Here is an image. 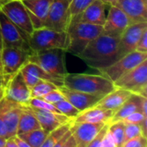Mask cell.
<instances>
[{"mask_svg": "<svg viewBox=\"0 0 147 147\" xmlns=\"http://www.w3.org/2000/svg\"><path fill=\"white\" fill-rule=\"evenodd\" d=\"M124 126L125 124L123 121H116L113 123H109V131L111 133L116 147H122L125 143L124 139Z\"/></svg>", "mask_w": 147, "mask_h": 147, "instance_id": "obj_30", "label": "cell"}, {"mask_svg": "<svg viewBox=\"0 0 147 147\" xmlns=\"http://www.w3.org/2000/svg\"><path fill=\"white\" fill-rule=\"evenodd\" d=\"M146 137L140 135L139 137L126 141L122 147H146Z\"/></svg>", "mask_w": 147, "mask_h": 147, "instance_id": "obj_36", "label": "cell"}, {"mask_svg": "<svg viewBox=\"0 0 147 147\" xmlns=\"http://www.w3.org/2000/svg\"><path fill=\"white\" fill-rule=\"evenodd\" d=\"M147 60V53H142L134 50L120 59L107 68L101 71L102 75L115 82L138 65Z\"/></svg>", "mask_w": 147, "mask_h": 147, "instance_id": "obj_7", "label": "cell"}, {"mask_svg": "<svg viewBox=\"0 0 147 147\" xmlns=\"http://www.w3.org/2000/svg\"><path fill=\"white\" fill-rule=\"evenodd\" d=\"M132 93L124 88H116L115 90L102 97L100 101L96 104L97 107L114 111H117L125 101L131 96Z\"/></svg>", "mask_w": 147, "mask_h": 147, "instance_id": "obj_23", "label": "cell"}, {"mask_svg": "<svg viewBox=\"0 0 147 147\" xmlns=\"http://www.w3.org/2000/svg\"><path fill=\"white\" fill-rule=\"evenodd\" d=\"M27 106H29V107H34V108H38L40 110H44V111L60 113V112L56 108V107L53 104H51L40 98H31Z\"/></svg>", "mask_w": 147, "mask_h": 147, "instance_id": "obj_32", "label": "cell"}, {"mask_svg": "<svg viewBox=\"0 0 147 147\" xmlns=\"http://www.w3.org/2000/svg\"><path fill=\"white\" fill-rule=\"evenodd\" d=\"M59 90L62 93L65 99L75 107L80 113L96 106V104L102 98L101 96L90 94L80 91L71 90L64 86L59 88Z\"/></svg>", "mask_w": 147, "mask_h": 147, "instance_id": "obj_17", "label": "cell"}, {"mask_svg": "<svg viewBox=\"0 0 147 147\" xmlns=\"http://www.w3.org/2000/svg\"><path fill=\"white\" fill-rule=\"evenodd\" d=\"M40 128L39 121L28 106H22V110L20 114L16 135L30 132Z\"/></svg>", "mask_w": 147, "mask_h": 147, "instance_id": "obj_26", "label": "cell"}, {"mask_svg": "<svg viewBox=\"0 0 147 147\" xmlns=\"http://www.w3.org/2000/svg\"><path fill=\"white\" fill-rule=\"evenodd\" d=\"M58 88L53 82L41 80L30 89V98H42L51 91Z\"/></svg>", "mask_w": 147, "mask_h": 147, "instance_id": "obj_29", "label": "cell"}, {"mask_svg": "<svg viewBox=\"0 0 147 147\" xmlns=\"http://www.w3.org/2000/svg\"><path fill=\"white\" fill-rule=\"evenodd\" d=\"M109 123H107V124L102 128V130L99 132V133L96 136V138H95L94 139H92V140H91V141H90V142L85 147H99L100 143H101V141H102V139L104 134L106 133V132H107V130H108V128H109Z\"/></svg>", "mask_w": 147, "mask_h": 147, "instance_id": "obj_38", "label": "cell"}, {"mask_svg": "<svg viewBox=\"0 0 147 147\" xmlns=\"http://www.w3.org/2000/svg\"><path fill=\"white\" fill-rule=\"evenodd\" d=\"M67 47L65 52L78 55L96 37L103 33L101 25L71 20L67 30Z\"/></svg>", "mask_w": 147, "mask_h": 147, "instance_id": "obj_3", "label": "cell"}, {"mask_svg": "<svg viewBox=\"0 0 147 147\" xmlns=\"http://www.w3.org/2000/svg\"><path fill=\"white\" fill-rule=\"evenodd\" d=\"M54 106L56 107V108L60 112L61 114L66 116L67 118H69L70 120H73L75 119L78 114H79V111L73 107L68 101H66L65 99L63 101H60L57 103L54 104Z\"/></svg>", "mask_w": 147, "mask_h": 147, "instance_id": "obj_31", "label": "cell"}, {"mask_svg": "<svg viewBox=\"0 0 147 147\" xmlns=\"http://www.w3.org/2000/svg\"><path fill=\"white\" fill-rule=\"evenodd\" d=\"M29 89H31L34 86H35L39 81L41 80L51 81L53 84H55L58 88L64 86V80L58 79L46 71H44L42 68H40L36 64L28 62L20 70H19Z\"/></svg>", "mask_w": 147, "mask_h": 147, "instance_id": "obj_15", "label": "cell"}, {"mask_svg": "<svg viewBox=\"0 0 147 147\" xmlns=\"http://www.w3.org/2000/svg\"><path fill=\"white\" fill-rule=\"evenodd\" d=\"M73 147H77V146H76V145H75V146H73Z\"/></svg>", "mask_w": 147, "mask_h": 147, "instance_id": "obj_51", "label": "cell"}, {"mask_svg": "<svg viewBox=\"0 0 147 147\" xmlns=\"http://www.w3.org/2000/svg\"><path fill=\"white\" fill-rule=\"evenodd\" d=\"M0 32L2 36L3 48H17L32 53L28 42V38L11 21H9L8 17L1 10Z\"/></svg>", "mask_w": 147, "mask_h": 147, "instance_id": "obj_8", "label": "cell"}, {"mask_svg": "<svg viewBox=\"0 0 147 147\" xmlns=\"http://www.w3.org/2000/svg\"><path fill=\"white\" fill-rule=\"evenodd\" d=\"M68 0H53L44 27L56 31L66 32L71 21Z\"/></svg>", "mask_w": 147, "mask_h": 147, "instance_id": "obj_10", "label": "cell"}, {"mask_svg": "<svg viewBox=\"0 0 147 147\" xmlns=\"http://www.w3.org/2000/svg\"><path fill=\"white\" fill-rule=\"evenodd\" d=\"M118 43L119 37L102 33L92 40L78 56L88 66L101 72L120 59Z\"/></svg>", "mask_w": 147, "mask_h": 147, "instance_id": "obj_1", "label": "cell"}, {"mask_svg": "<svg viewBox=\"0 0 147 147\" xmlns=\"http://www.w3.org/2000/svg\"><path fill=\"white\" fill-rule=\"evenodd\" d=\"M115 112L95 106L79 114L72 120L73 123H109Z\"/></svg>", "mask_w": 147, "mask_h": 147, "instance_id": "obj_22", "label": "cell"}, {"mask_svg": "<svg viewBox=\"0 0 147 147\" xmlns=\"http://www.w3.org/2000/svg\"><path fill=\"white\" fill-rule=\"evenodd\" d=\"M3 98V88L0 90V100Z\"/></svg>", "mask_w": 147, "mask_h": 147, "instance_id": "obj_50", "label": "cell"}, {"mask_svg": "<svg viewBox=\"0 0 147 147\" xmlns=\"http://www.w3.org/2000/svg\"><path fill=\"white\" fill-rule=\"evenodd\" d=\"M130 24L127 16L120 8L109 6V13L102 25L103 33L114 37H120Z\"/></svg>", "mask_w": 147, "mask_h": 147, "instance_id": "obj_14", "label": "cell"}, {"mask_svg": "<svg viewBox=\"0 0 147 147\" xmlns=\"http://www.w3.org/2000/svg\"><path fill=\"white\" fill-rule=\"evenodd\" d=\"M0 10L28 38L34 30L29 15L20 0H11L0 8Z\"/></svg>", "mask_w": 147, "mask_h": 147, "instance_id": "obj_9", "label": "cell"}, {"mask_svg": "<svg viewBox=\"0 0 147 147\" xmlns=\"http://www.w3.org/2000/svg\"><path fill=\"white\" fill-rule=\"evenodd\" d=\"M47 133L45 132L41 128H38L35 130H32L30 132L19 134L18 136L25 140L29 146L32 147H40L46 137L47 136Z\"/></svg>", "mask_w": 147, "mask_h": 147, "instance_id": "obj_28", "label": "cell"}, {"mask_svg": "<svg viewBox=\"0 0 147 147\" xmlns=\"http://www.w3.org/2000/svg\"><path fill=\"white\" fill-rule=\"evenodd\" d=\"M136 50L142 53H147V29L143 32L141 37L140 38L136 46Z\"/></svg>", "mask_w": 147, "mask_h": 147, "instance_id": "obj_40", "label": "cell"}, {"mask_svg": "<svg viewBox=\"0 0 147 147\" xmlns=\"http://www.w3.org/2000/svg\"><path fill=\"white\" fill-rule=\"evenodd\" d=\"M64 87L101 97H104L116 88L114 82L102 75L69 73L64 77Z\"/></svg>", "mask_w": 147, "mask_h": 147, "instance_id": "obj_2", "label": "cell"}, {"mask_svg": "<svg viewBox=\"0 0 147 147\" xmlns=\"http://www.w3.org/2000/svg\"><path fill=\"white\" fill-rule=\"evenodd\" d=\"M40 99H43L44 101H47V102L54 105L55 103H57V102H59L60 101L65 100V97H64V95L62 94V93L58 88V89H55V90L51 91L50 93H48L47 94H46L44 97H42Z\"/></svg>", "mask_w": 147, "mask_h": 147, "instance_id": "obj_35", "label": "cell"}, {"mask_svg": "<svg viewBox=\"0 0 147 147\" xmlns=\"http://www.w3.org/2000/svg\"><path fill=\"white\" fill-rule=\"evenodd\" d=\"M147 29V22L130 24L119 37L118 50L120 58L136 50L137 43L143 32Z\"/></svg>", "mask_w": 147, "mask_h": 147, "instance_id": "obj_13", "label": "cell"}, {"mask_svg": "<svg viewBox=\"0 0 147 147\" xmlns=\"http://www.w3.org/2000/svg\"><path fill=\"white\" fill-rule=\"evenodd\" d=\"M26 8L34 29L44 27L53 0H20Z\"/></svg>", "mask_w": 147, "mask_h": 147, "instance_id": "obj_18", "label": "cell"}, {"mask_svg": "<svg viewBox=\"0 0 147 147\" xmlns=\"http://www.w3.org/2000/svg\"><path fill=\"white\" fill-rule=\"evenodd\" d=\"M29 107L34 113V114L35 115V117L37 118L40 128L43 129L47 133H51L52 131H53L59 126L65 124L69 122L70 120H71L61 113L44 111V110H40V109L31 107Z\"/></svg>", "mask_w": 147, "mask_h": 147, "instance_id": "obj_21", "label": "cell"}, {"mask_svg": "<svg viewBox=\"0 0 147 147\" xmlns=\"http://www.w3.org/2000/svg\"><path fill=\"white\" fill-rule=\"evenodd\" d=\"M73 122V121H72ZM107 123H72L71 132L77 147H85Z\"/></svg>", "mask_w": 147, "mask_h": 147, "instance_id": "obj_16", "label": "cell"}, {"mask_svg": "<svg viewBox=\"0 0 147 147\" xmlns=\"http://www.w3.org/2000/svg\"><path fill=\"white\" fill-rule=\"evenodd\" d=\"M3 86H4V83H3V76L0 75V90L3 88Z\"/></svg>", "mask_w": 147, "mask_h": 147, "instance_id": "obj_48", "label": "cell"}, {"mask_svg": "<svg viewBox=\"0 0 147 147\" xmlns=\"http://www.w3.org/2000/svg\"><path fill=\"white\" fill-rule=\"evenodd\" d=\"M116 88L147 98V60L114 82Z\"/></svg>", "mask_w": 147, "mask_h": 147, "instance_id": "obj_6", "label": "cell"}, {"mask_svg": "<svg viewBox=\"0 0 147 147\" xmlns=\"http://www.w3.org/2000/svg\"><path fill=\"white\" fill-rule=\"evenodd\" d=\"M94 0H71L69 3L71 18L81 14Z\"/></svg>", "mask_w": 147, "mask_h": 147, "instance_id": "obj_33", "label": "cell"}, {"mask_svg": "<svg viewBox=\"0 0 147 147\" xmlns=\"http://www.w3.org/2000/svg\"><path fill=\"white\" fill-rule=\"evenodd\" d=\"M5 143H6V139L0 137V147H4Z\"/></svg>", "mask_w": 147, "mask_h": 147, "instance_id": "obj_46", "label": "cell"}, {"mask_svg": "<svg viewBox=\"0 0 147 147\" xmlns=\"http://www.w3.org/2000/svg\"><path fill=\"white\" fill-rule=\"evenodd\" d=\"M4 147H18V146L12 137V138H9L6 139V143H5Z\"/></svg>", "mask_w": 147, "mask_h": 147, "instance_id": "obj_45", "label": "cell"}, {"mask_svg": "<svg viewBox=\"0 0 147 147\" xmlns=\"http://www.w3.org/2000/svg\"><path fill=\"white\" fill-rule=\"evenodd\" d=\"M75 140H74V138L72 136V132H71V134L69 136V138L66 139V141L65 142V144L62 146V147H73L75 146Z\"/></svg>", "mask_w": 147, "mask_h": 147, "instance_id": "obj_43", "label": "cell"}, {"mask_svg": "<svg viewBox=\"0 0 147 147\" xmlns=\"http://www.w3.org/2000/svg\"><path fill=\"white\" fill-rule=\"evenodd\" d=\"M14 140L16 141V143L17 144L18 147H32L31 146H29L25 140H23L22 139H21L18 135H16L13 137Z\"/></svg>", "mask_w": 147, "mask_h": 147, "instance_id": "obj_41", "label": "cell"}, {"mask_svg": "<svg viewBox=\"0 0 147 147\" xmlns=\"http://www.w3.org/2000/svg\"><path fill=\"white\" fill-rule=\"evenodd\" d=\"M30 52L17 48L2 49V76L9 77L17 73L28 62Z\"/></svg>", "mask_w": 147, "mask_h": 147, "instance_id": "obj_12", "label": "cell"}, {"mask_svg": "<svg viewBox=\"0 0 147 147\" xmlns=\"http://www.w3.org/2000/svg\"><path fill=\"white\" fill-rule=\"evenodd\" d=\"M28 42L32 52L52 49H63L65 50L67 47V33L42 27L34 29Z\"/></svg>", "mask_w": 147, "mask_h": 147, "instance_id": "obj_5", "label": "cell"}, {"mask_svg": "<svg viewBox=\"0 0 147 147\" xmlns=\"http://www.w3.org/2000/svg\"><path fill=\"white\" fill-rule=\"evenodd\" d=\"M0 75H2V49L0 48Z\"/></svg>", "mask_w": 147, "mask_h": 147, "instance_id": "obj_47", "label": "cell"}, {"mask_svg": "<svg viewBox=\"0 0 147 147\" xmlns=\"http://www.w3.org/2000/svg\"><path fill=\"white\" fill-rule=\"evenodd\" d=\"M106 6L101 0H94L81 14L71 18V20L102 26L106 20Z\"/></svg>", "mask_w": 147, "mask_h": 147, "instance_id": "obj_19", "label": "cell"}, {"mask_svg": "<svg viewBox=\"0 0 147 147\" xmlns=\"http://www.w3.org/2000/svg\"><path fill=\"white\" fill-rule=\"evenodd\" d=\"M101 1L106 5L119 7V0H101Z\"/></svg>", "mask_w": 147, "mask_h": 147, "instance_id": "obj_44", "label": "cell"}, {"mask_svg": "<svg viewBox=\"0 0 147 147\" xmlns=\"http://www.w3.org/2000/svg\"><path fill=\"white\" fill-rule=\"evenodd\" d=\"M124 124H125V126H124V139H125V142L129 140V139H132L134 138L143 135L140 125L130 124V123H124Z\"/></svg>", "mask_w": 147, "mask_h": 147, "instance_id": "obj_34", "label": "cell"}, {"mask_svg": "<svg viewBox=\"0 0 147 147\" xmlns=\"http://www.w3.org/2000/svg\"><path fill=\"white\" fill-rule=\"evenodd\" d=\"M99 147H116L115 139H114L111 133L109 131V128H108L106 133L104 134Z\"/></svg>", "mask_w": 147, "mask_h": 147, "instance_id": "obj_39", "label": "cell"}, {"mask_svg": "<svg viewBox=\"0 0 147 147\" xmlns=\"http://www.w3.org/2000/svg\"><path fill=\"white\" fill-rule=\"evenodd\" d=\"M146 117L141 112H135L131 113L130 115H128L127 117H126L123 120L124 123H130V124H137V125H140L141 122L146 119Z\"/></svg>", "mask_w": 147, "mask_h": 147, "instance_id": "obj_37", "label": "cell"}, {"mask_svg": "<svg viewBox=\"0 0 147 147\" xmlns=\"http://www.w3.org/2000/svg\"><path fill=\"white\" fill-rule=\"evenodd\" d=\"M131 24L147 22V0H119V7Z\"/></svg>", "mask_w": 147, "mask_h": 147, "instance_id": "obj_20", "label": "cell"}, {"mask_svg": "<svg viewBox=\"0 0 147 147\" xmlns=\"http://www.w3.org/2000/svg\"><path fill=\"white\" fill-rule=\"evenodd\" d=\"M145 99L146 98L140 94H132L131 96L125 101V103L117 111H115L109 123L121 121L126 117L135 112L142 113V105Z\"/></svg>", "mask_w": 147, "mask_h": 147, "instance_id": "obj_24", "label": "cell"}, {"mask_svg": "<svg viewBox=\"0 0 147 147\" xmlns=\"http://www.w3.org/2000/svg\"><path fill=\"white\" fill-rule=\"evenodd\" d=\"M9 1H11V0H0V8H1L2 6H3L5 3H9Z\"/></svg>", "mask_w": 147, "mask_h": 147, "instance_id": "obj_49", "label": "cell"}, {"mask_svg": "<svg viewBox=\"0 0 147 147\" xmlns=\"http://www.w3.org/2000/svg\"><path fill=\"white\" fill-rule=\"evenodd\" d=\"M72 120H70L69 122L63 124L61 126H59V127H57L56 129H54L53 131H52L51 133H49L47 134V136L46 137L45 140L43 141L42 145L40 147H53L56 143H58L65 135V133L71 129V126H72Z\"/></svg>", "mask_w": 147, "mask_h": 147, "instance_id": "obj_27", "label": "cell"}, {"mask_svg": "<svg viewBox=\"0 0 147 147\" xmlns=\"http://www.w3.org/2000/svg\"><path fill=\"white\" fill-rule=\"evenodd\" d=\"M71 134V129H70V130L65 133V136H64V137H63V138H62L59 142H58V143H56V144H55V145H54L53 147H62V146L65 144V142L66 141V139L69 138V136H70Z\"/></svg>", "mask_w": 147, "mask_h": 147, "instance_id": "obj_42", "label": "cell"}, {"mask_svg": "<svg viewBox=\"0 0 147 147\" xmlns=\"http://www.w3.org/2000/svg\"><path fill=\"white\" fill-rule=\"evenodd\" d=\"M65 50L63 49H52L32 52L28 62H33L49 75L64 80L67 75L65 64Z\"/></svg>", "mask_w": 147, "mask_h": 147, "instance_id": "obj_4", "label": "cell"}, {"mask_svg": "<svg viewBox=\"0 0 147 147\" xmlns=\"http://www.w3.org/2000/svg\"><path fill=\"white\" fill-rule=\"evenodd\" d=\"M22 110V105L9 101L3 112V118L9 138H12L16 135L18 121Z\"/></svg>", "mask_w": 147, "mask_h": 147, "instance_id": "obj_25", "label": "cell"}, {"mask_svg": "<svg viewBox=\"0 0 147 147\" xmlns=\"http://www.w3.org/2000/svg\"><path fill=\"white\" fill-rule=\"evenodd\" d=\"M4 81L3 97L12 102L27 106L30 98V89L28 88L20 71L12 75Z\"/></svg>", "mask_w": 147, "mask_h": 147, "instance_id": "obj_11", "label": "cell"}]
</instances>
